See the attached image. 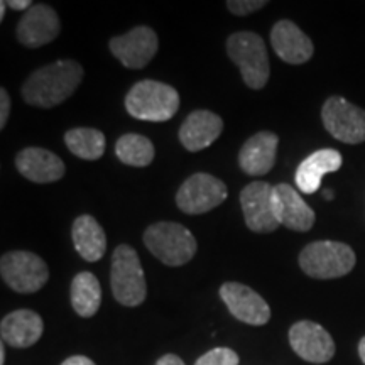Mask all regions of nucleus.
Here are the masks:
<instances>
[{
    "label": "nucleus",
    "mask_w": 365,
    "mask_h": 365,
    "mask_svg": "<svg viewBox=\"0 0 365 365\" xmlns=\"http://www.w3.org/2000/svg\"><path fill=\"white\" fill-rule=\"evenodd\" d=\"M83 80V68L73 59H63L46 65L22 85V97L29 105L39 108H53L70 98Z\"/></svg>",
    "instance_id": "1"
},
{
    "label": "nucleus",
    "mask_w": 365,
    "mask_h": 365,
    "mask_svg": "<svg viewBox=\"0 0 365 365\" xmlns=\"http://www.w3.org/2000/svg\"><path fill=\"white\" fill-rule=\"evenodd\" d=\"M180 108V93L171 85L156 80H143L129 90L125 110L139 120L166 122Z\"/></svg>",
    "instance_id": "2"
},
{
    "label": "nucleus",
    "mask_w": 365,
    "mask_h": 365,
    "mask_svg": "<svg viewBox=\"0 0 365 365\" xmlns=\"http://www.w3.org/2000/svg\"><path fill=\"white\" fill-rule=\"evenodd\" d=\"M357 262L354 249L344 242L318 240L299 254V267L314 279H339L352 272Z\"/></svg>",
    "instance_id": "3"
},
{
    "label": "nucleus",
    "mask_w": 365,
    "mask_h": 365,
    "mask_svg": "<svg viewBox=\"0 0 365 365\" xmlns=\"http://www.w3.org/2000/svg\"><path fill=\"white\" fill-rule=\"evenodd\" d=\"M144 244L150 254L171 267L188 264L196 254V239L185 225L176 222H158L144 232Z\"/></svg>",
    "instance_id": "4"
},
{
    "label": "nucleus",
    "mask_w": 365,
    "mask_h": 365,
    "mask_svg": "<svg viewBox=\"0 0 365 365\" xmlns=\"http://www.w3.org/2000/svg\"><path fill=\"white\" fill-rule=\"evenodd\" d=\"M112 294L122 307L135 308L144 303L148 296L144 269L139 255L130 245H118L112 254L110 267Z\"/></svg>",
    "instance_id": "5"
},
{
    "label": "nucleus",
    "mask_w": 365,
    "mask_h": 365,
    "mask_svg": "<svg viewBox=\"0 0 365 365\" xmlns=\"http://www.w3.org/2000/svg\"><path fill=\"white\" fill-rule=\"evenodd\" d=\"M227 54L239 66L245 85L252 90H261L267 85L271 68H269L267 49L259 34L240 31L228 36Z\"/></svg>",
    "instance_id": "6"
},
{
    "label": "nucleus",
    "mask_w": 365,
    "mask_h": 365,
    "mask_svg": "<svg viewBox=\"0 0 365 365\" xmlns=\"http://www.w3.org/2000/svg\"><path fill=\"white\" fill-rule=\"evenodd\" d=\"M0 274L11 289L21 294L39 291L49 279V269L38 254L14 250L0 259Z\"/></svg>",
    "instance_id": "7"
},
{
    "label": "nucleus",
    "mask_w": 365,
    "mask_h": 365,
    "mask_svg": "<svg viewBox=\"0 0 365 365\" xmlns=\"http://www.w3.org/2000/svg\"><path fill=\"white\" fill-rule=\"evenodd\" d=\"M225 182L208 173H196L180 186L176 193V205L182 213L202 215L217 208L227 200Z\"/></svg>",
    "instance_id": "8"
},
{
    "label": "nucleus",
    "mask_w": 365,
    "mask_h": 365,
    "mask_svg": "<svg viewBox=\"0 0 365 365\" xmlns=\"http://www.w3.org/2000/svg\"><path fill=\"white\" fill-rule=\"evenodd\" d=\"M322 120L328 134L345 144L365 143V110L341 97L323 103Z\"/></svg>",
    "instance_id": "9"
},
{
    "label": "nucleus",
    "mask_w": 365,
    "mask_h": 365,
    "mask_svg": "<svg viewBox=\"0 0 365 365\" xmlns=\"http://www.w3.org/2000/svg\"><path fill=\"white\" fill-rule=\"evenodd\" d=\"M240 205L245 225L257 234H269L281 225L276 215L274 186L264 181H254L240 193Z\"/></svg>",
    "instance_id": "10"
},
{
    "label": "nucleus",
    "mask_w": 365,
    "mask_h": 365,
    "mask_svg": "<svg viewBox=\"0 0 365 365\" xmlns=\"http://www.w3.org/2000/svg\"><path fill=\"white\" fill-rule=\"evenodd\" d=\"M158 34L148 26H137L124 36L110 39V51L130 70H143L158 53Z\"/></svg>",
    "instance_id": "11"
},
{
    "label": "nucleus",
    "mask_w": 365,
    "mask_h": 365,
    "mask_svg": "<svg viewBox=\"0 0 365 365\" xmlns=\"http://www.w3.org/2000/svg\"><path fill=\"white\" fill-rule=\"evenodd\" d=\"M289 344L298 357L312 364H327L335 355L330 333L309 319H301L289 328Z\"/></svg>",
    "instance_id": "12"
},
{
    "label": "nucleus",
    "mask_w": 365,
    "mask_h": 365,
    "mask_svg": "<svg viewBox=\"0 0 365 365\" xmlns=\"http://www.w3.org/2000/svg\"><path fill=\"white\" fill-rule=\"evenodd\" d=\"M220 298L232 317L252 327H262L271 319V308L261 294L240 282H225L220 287Z\"/></svg>",
    "instance_id": "13"
},
{
    "label": "nucleus",
    "mask_w": 365,
    "mask_h": 365,
    "mask_svg": "<svg viewBox=\"0 0 365 365\" xmlns=\"http://www.w3.org/2000/svg\"><path fill=\"white\" fill-rule=\"evenodd\" d=\"M59 31L61 22L56 11L46 4H34L17 24V41L26 48H41L56 39Z\"/></svg>",
    "instance_id": "14"
},
{
    "label": "nucleus",
    "mask_w": 365,
    "mask_h": 365,
    "mask_svg": "<svg viewBox=\"0 0 365 365\" xmlns=\"http://www.w3.org/2000/svg\"><path fill=\"white\" fill-rule=\"evenodd\" d=\"M274 203H276L277 220L289 230L308 232L317 222V215L312 207L287 182L274 186Z\"/></svg>",
    "instance_id": "15"
},
{
    "label": "nucleus",
    "mask_w": 365,
    "mask_h": 365,
    "mask_svg": "<svg viewBox=\"0 0 365 365\" xmlns=\"http://www.w3.org/2000/svg\"><path fill=\"white\" fill-rule=\"evenodd\" d=\"M271 44L274 53L287 65H303L312 59L314 53L312 39L291 21H279L274 24Z\"/></svg>",
    "instance_id": "16"
},
{
    "label": "nucleus",
    "mask_w": 365,
    "mask_h": 365,
    "mask_svg": "<svg viewBox=\"0 0 365 365\" xmlns=\"http://www.w3.org/2000/svg\"><path fill=\"white\" fill-rule=\"evenodd\" d=\"M17 170L26 180L39 182H54L65 176V163L61 158L43 148H26L16 156Z\"/></svg>",
    "instance_id": "17"
},
{
    "label": "nucleus",
    "mask_w": 365,
    "mask_h": 365,
    "mask_svg": "<svg viewBox=\"0 0 365 365\" xmlns=\"http://www.w3.org/2000/svg\"><path fill=\"white\" fill-rule=\"evenodd\" d=\"M279 137L274 132H257L242 145L239 153L240 170L249 176H264L276 164Z\"/></svg>",
    "instance_id": "18"
},
{
    "label": "nucleus",
    "mask_w": 365,
    "mask_h": 365,
    "mask_svg": "<svg viewBox=\"0 0 365 365\" xmlns=\"http://www.w3.org/2000/svg\"><path fill=\"white\" fill-rule=\"evenodd\" d=\"M44 331L43 318L33 309H16L6 314L0 323V336L6 345L16 349L33 346Z\"/></svg>",
    "instance_id": "19"
},
{
    "label": "nucleus",
    "mask_w": 365,
    "mask_h": 365,
    "mask_svg": "<svg viewBox=\"0 0 365 365\" xmlns=\"http://www.w3.org/2000/svg\"><path fill=\"white\" fill-rule=\"evenodd\" d=\"M223 120L210 110L191 112L180 129V140L191 153H198L212 145L220 137Z\"/></svg>",
    "instance_id": "20"
},
{
    "label": "nucleus",
    "mask_w": 365,
    "mask_h": 365,
    "mask_svg": "<svg viewBox=\"0 0 365 365\" xmlns=\"http://www.w3.org/2000/svg\"><path fill=\"white\" fill-rule=\"evenodd\" d=\"M341 168V154L336 149H319L308 156L296 170L294 181L299 191L307 195L317 193L322 186V178Z\"/></svg>",
    "instance_id": "21"
},
{
    "label": "nucleus",
    "mask_w": 365,
    "mask_h": 365,
    "mask_svg": "<svg viewBox=\"0 0 365 365\" xmlns=\"http://www.w3.org/2000/svg\"><path fill=\"white\" fill-rule=\"evenodd\" d=\"M73 245L85 261L97 262L107 250V237L103 228L91 215H81L71 228Z\"/></svg>",
    "instance_id": "22"
},
{
    "label": "nucleus",
    "mask_w": 365,
    "mask_h": 365,
    "mask_svg": "<svg viewBox=\"0 0 365 365\" xmlns=\"http://www.w3.org/2000/svg\"><path fill=\"white\" fill-rule=\"evenodd\" d=\"M71 307L81 318H90L102 304V287L95 274L80 272L71 281Z\"/></svg>",
    "instance_id": "23"
},
{
    "label": "nucleus",
    "mask_w": 365,
    "mask_h": 365,
    "mask_svg": "<svg viewBox=\"0 0 365 365\" xmlns=\"http://www.w3.org/2000/svg\"><path fill=\"white\" fill-rule=\"evenodd\" d=\"M65 144L71 154L86 161H97L105 153V135L97 129L76 127L65 134Z\"/></svg>",
    "instance_id": "24"
},
{
    "label": "nucleus",
    "mask_w": 365,
    "mask_h": 365,
    "mask_svg": "<svg viewBox=\"0 0 365 365\" xmlns=\"http://www.w3.org/2000/svg\"><path fill=\"white\" fill-rule=\"evenodd\" d=\"M115 154L127 166L144 168L154 159V145L140 134H125L117 140Z\"/></svg>",
    "instance_id": "25"
},
{
    "label": "nucleus",
    "mask_w": 365,
    "mask_h": 365,
    "mask_svg": "<svg viewBox=\"0 0 365 365\" xmlns=\"http://www.w3.org/2000/svg\"><path fill=\"white\" fill-rule=\"evenodd\" d=\"M239 362L240 359L237 352L227 349V346H218V349H213L202 355L196 360L195 365H239Z\"/></svg>",
    "instance_id": "26"
},
{
    "label": "nucleus",
    "mask_w": 365,
    "mask_h": 365,
    "mask_svg": "<svg viewBox=\"0 0 365 365\" xmlns=\"http://www.w3.org/2000/svg\"><path fill=\"white\" fill-rule=\"evenodd\" d=\"M266 4V0H228L227 9L235 16H249V14L261 11Z\"/></svg>",
    "instance_id": "27"
},
{
    "label": "nucleus",
    "mask_w": 365,
    "mask_h": 365,
    "mask_svg": "<svg viewBox=\"0 0 365 365\" xmlns=\"http://www.w3.org/2000/svg\"><path fill=\"white\" fill-rule=\"evenodd\" d=\"M9 113H11V97H9L7 90H0V127H6Z\"/></svg>",
    "instance_id": "28"
},
{
    "label": "nucleus",
    "mask_w": 365,
    "mask_h": 365,
    "mask_svg": "<svg viewBox=\"0 0 365 365\" xmlns=\"http://www.w3.org/2000/svg\"><path fill=\"white\" fill-rule=\"evenodd\" d=\"M61 365H97L93 360L85 357V355H73V357H68Z\"/></svg>",
    "instance_id": "29"
},
{
    "label": "nucleus",
    "mask_w": 365,
    "mask_h": 365,
    "mask_svg": "<svg viewBox=\"0 0 365 365\" xmlns=\"http://www.w3.org/2000/svg\"><path fill=\"white\" fill-rule=\"evenodd\" d=\"M34 4L31 0H7V7L14 9V11H29Z\"/></svg>",
    "instance_id": "30"
},
{
    "label": "nucleus",
    "mask_w": 365,
    "mask_h": 365,
    "mask_svg": "<svg viewBox=\"0 0 365 365\" xmlns=\"http://www.w3.org/2000/svg\"><path fill=\"white\" fill-rule=\"evenodd\" d=\"M156 365H186V364L182 362L178 355L168 354V355H163V357L156 362Z\"/></svg>",
    "instance_id": "31"
},
{
    "label": "nucleus",
    "mask_w": 365,
    "mask_h": 365,
    "mask_svg": "<svg viewBox=\"0 0 365 365\" xmlns=\"http://www.w3.org/2000/svg\"><path fill=\"white\" fill-rule=\"evenodd\" d=\"M359 355H360V360L365 364V336L359 341Z\"/></svg>",
    "instance_id": "32"
},
{
    "label": "nucleus",
    "mask_w": 365,
    "mask_h": 365,
    "mask_svg": "<svg viewBox=\"0 0 365 365\" xmlns=\"http://www.w3.org/2000/svg\"><path fill=\"white\" fill-rule=\"evenodd\" d=\"M6 364V344L2 341V346H0V365Z\"/></svg>",
    "instance_id": "33"
},
{
    "label": "nucleus",
    "mask_w": 365,
    "mask_h": 365,
    "mask_svg": "<svg viewBox=\"0 0 365 365\" xmlns=\"http://www.w3.org/2000/svg\"><path fill=\"white\" fill-rule=\"evenodd\" d=\"M6 9H7V2H6V0H2V2H0V21H4V16H6Z\"/></svg>",
    "instance_id": "34"
},
{
    "label": "nucleus",
    "mask_w": 365,
    "mask_h": 365,
    "mask_svg": "<svg viewBox=\"0 0 365 365\" xmlns=\"http://www.w3.org/2000/svg\"><path fill=\"white\" fill-rule=\"evenodd\" d=\"M325 198H327V200H331V198H333V193H331V191H328V190L325 191Z\"/></svg>",
    "instance_id": "35"
}]
</instances>
